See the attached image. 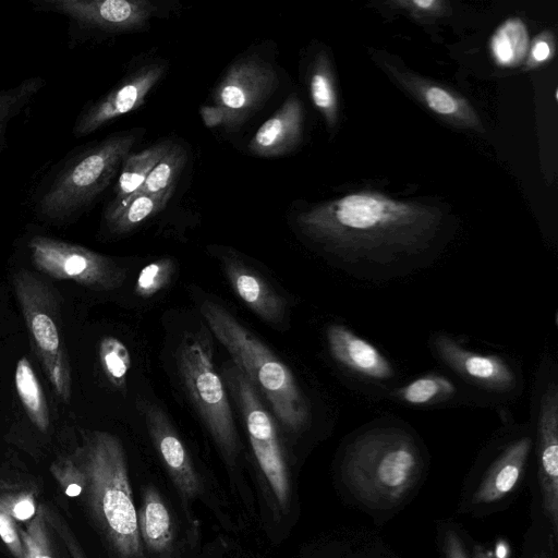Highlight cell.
I'll return each instance as SVG.
<instances>
[{"instance_id": "1f68e13d", "label": "cell", "mask_w": 558, "mask_h": 558, "mask_svg": "<svg viewBox=\"0 0 558 558\" xmlns=\"http://www.w3.org/2000/svg\"><path fill=\"white\" fill-rule=\"evenodd\" d=\"M172 258H159L146 265L140 272L135 292L141 298L147 299L162 290L170 281L174 271Z\"/></svg>"}, {"instance_id": "d6986e66", "label": "cell", "mask_w": 558, "mask_h": 558, "mask_svg": "<svg viewBox=\"0 0 558 558\" xmlns=\"http://www.w3.org/2000/svg\"><path fill=\"white\" fill-rule=\"evenodd\" d=\"M330 355L347 369L372 380H389L395 375L389 360L371 342L342 325L326 330Z\"/></svg>"}, {"instance_id": "83f0119b", "label": "cell", "mask_w": 558, "mask_h": 558, "mask_svg": "<svg viewBox=\"0 0 558 558\" xmlns=\"http://www.w3.org/2000/svg\"><path fill=\"white\" fill-rule=\"evenodd\" d=\"M45 83L41 76H32L0 90V149L5 141L9 123L44 88Z\"/></svg>"}, {"instance_id": "4316f807", "label": "cell", "mask_w": 558, "mask_h": 558, "mask_svg": "<svg viewBox=\"0 0 558 558\" xmlns=\"http://www.w3.org/2000/svg\"><path fill=\"white\" fill-rule=\"evenodd\" d=\"M186 159V150L182 146L172 144L149 172L143 184L123 202L144 194H172Z\"/></svg>"}, {"instance_id": "5bb4252c", "label": "cell", "mask_w": 558, "mask_h": 558, "mask_svg": "<svg viewBox=\"0 0 558 558\" xmlns=\"http://www.w3.org/2000/svg\"><path fill=\"white\" fill-rule=\"evenodd\" d=\"M537 475L544 514L558 537V388L555 381L542 395L536 435Z\"/></svg>"}, {"instance_id": "8992f818", "label": "cell", "mask_w": 558, "mask_h": 558, "mask_svg": "<svg viewBox=\"0 0 558 558\" xmlns=\"http://www.w3.org/2000/svg\"><path fill=\"white\" fill-rule=\"evenodd\" d=\"M178 367L186 392L217 446L228 458L238 448L236 429L227 387L217 372L210 339L189 335L178 350Z\"/></svg>"}, {"instance_id": "6da1fadb", "label": "cell", "mask_w": 558, "mask_h": 558, "mask_svg": "<svg viewBox=\"0 0 558 558\" xmlns=\"http://www.w3.org/2000/svg\"><path fill=\"white\" fill-rule=\"evenodd\" d=\"M300 232L350 264L391 267L425 253L445 227L444 213L363 191L317 204L295 218Z\"/></svg>"}, {"instance_id": "d6a6232c", "label": "cell", "mask_w": 558, "mask_h": 558, "mask_svg": "<svg viewBox=\"0 0 558 558\" xmlns=\"http://www.w3.org/2000/svg\"><path fill=\"white\" fill-rule=\"evenodd\" d=\"M387 3L421 21L441 17L450 13L449 2L444 0H393Z\"/></svg>"}, {"instance_id": "e575fe53", "label": "cell", "mask_w": 558, "mask_h": 558, "mask_svg": "<svg viewBox=\"0 0 558 558\" xmlns=\"http://www.w3.org/2000/svg\"><path fill=\"white\" fill-rule=\"evenodd\" d=\"M19 524L0 507V538L14 558H23Z\"/></svg>"}, {"instance_id": "ba28073f", "label": "cell", "mask_w": 558, "mask_h": 558, "mask_svg": "<svg viewBox=\"0 0 558 558\" xmlns=\"http://www.w3.org/2000/svg\"><path fill=\"white\" fill-rule=\"evenodd\" d=\"M222 375L226 387L241 411L259 468L279 505L284 508L289 499V478L274 418L265 408L258 390L234 363L227 365Z\"/></svg>"}, {"instance_id": "484cf974", "label": "cell", "mask_w": 558, "mask_h": 558, "mask_svg": "<svg viewBox=\"0 0 558 558\" xmlns=\"http://www.w3.org/2000/svg\"><path fill=\"white\" fill-rule=\"evenodd\" d=\"M14 383L29 420L39 430L46 432L50 417L45 392L26 356L20 357L16 362Z\"/></svg>"}, {"instance_id": "74e56055", "label": "cell", "mask_w": 558, "mask_h": 558, "mask_svg": "<svg viewBox=\"0 0 558 558\" xmlns=\"http://www.w3.org/2000/svg\"><path fill=\"white\" fill-rule=\"evenodd\" d=\"M201 117L205 125L209 128L225 125V113L221 108L216 105L203 106L201 108Z\"/></svg>"}, {"instance_id": "4fadbf2b", "label": "cell", "mask_w": 558, "mask_h": 558, "mask_svg": "<svg viewBox=\"0 0 558 558\" xmlns=\"http://www.w3.org/2000/svg\"><path fill=\"white\" fill-rule=\"evenodd\" d=\"M166 68L161 61L142 65L122 78L111 90L86 104L74 121V137L89 135L112 120L137 109L161 80Z\"/></svg>"}, {"instance_id": "4dcf8cb0", "label": "cell", "mask_w": 558, "mask_h": 558, "mask_svg": "<svg viewBox=\"0 0 558 558\" xmlns=\"http://www.w3.org/2000/svg\"><path fill=\"white\" fill-rule=\"evenodd\" d=\"M101 367L112 385H124L131 367V356L125 344L116 337H104L99 344Z\"/></svg>"}, {"instance_id": "5b68a950", "label": "cell", "mask_w": 558, "mask_h": 558, "mask_svg": "<svg viewBox=\"0 0 558 558\" xmlns=\"http://www.w3.org/2000/svg\"><path fill=\"white\" fill-rule=\"evenodd\" d=\"M137 140L135 132L114 133L63 158L35 191L37 216L62 223L82 215L111 183Z\"/></svg>"}, {"instance_id": "52a82bcc", "label": "cell", "mask_w": 558, "mask_h": 558, "mask_svg": "<svg viewBox=\"0 0 558 558\" xmlns=\"http://www.w3.org/2000/svg\"><path fill=\"white\" fill-rule=\"evenodd\" d=\"M13 287L37 357L57 395L69 402L72 377L60 330L58 300L45 282L25 269L13 275Z\"/></svg>"}, {"instance_id": "f1b7e54d", "label": "cell", "mask_w": 558, "mask_h": 558, "mask_svg": "<svg viewBox=\"0 0 558 558\" xmlns=\"http://www.w3.org/2000/svg\"><path fill=\"white\" fill-rule=\"evenodd\" d=\"M456 385L442 375L418 377L398 390V398L411 405H426L453 396Z\"/></svg>"}, {"instance_id": "ac0fdd59", "label": "cell", "mask_w": 558, "mask_h": 558, "mask_svg": "<svg viewBox=\"0 0 558 558\" xmlns=\"http://www.w3.org/2000/svg\"><path fill=\"white\" fill-rule=\"evenodd\" d=\"M384 64L386 71L400 86L445 121L476 132L484 131L477 112L464 97L447 87L412 72L403 71L386 61Z\"/></svg>"}, {"instance_id": "7a4b0ae2", "label": "cell", "mask_w": 558, "mask_h": 558, "mask_svg": "<svg viewBox=\"0 0 558 558\" xmlns=\"http://www.w3.org/2000/svg\"><path fill=\"white\" fill-rule=\"evenodd\" d=\"M69 497H78L117 558H145L125 451L107 432L89 434L70 457L51 464Z\"/></svg>"}, {"instance_id": "836d02e7", "label": "cell", "mask_w": 558, "mask_h": 558, "mask_svg": "<svg viewBox=\"0 0 558 558\" xmlns=\"http://www.w3.org/2000/svg\"><path fill=\"white\" fill-rule=\"evenodd\" d=\"M555 54V37L550 31L538 34L530 43L529 52L524 61L525 69H536L550 61Z\"/></svg>"}, {"instance_id": "9a60e30c", "label": "cell", "mask_w": 558, "mask_h": 558, "mask_svg": "<svg viewBox=\"0 0 558 558\" xmlns=\"http://www.w3.org/2000/svg\"><path fill=\"white\" fill-rule=\"evenodd\" d=\"M432 344L437 356L470 383L500 393L515 388V372L504 359L468 350L446 333L434 336Z\"/></svg>"}, {"instance_id": "2e32d148", "label": "cell", "mask_w": 558, "mask_h": 558, "mask_svg": "<svg viewBox=\"0 0 558 558\" xmlns=\"http://www.w3.org/2000/svg\"><path fill=\"white\" fill-rule=\"evenodd\" d=\"M138 408L145 418L151 441L174 486L183 498H195L202 488L199 476L166 413L146 400L140 401Z\"/></svg>"}, {"instance_id": "30bf717a", "label": "cell", "mask_w": 558, "mask_h": 558, "mask_svg": "<svg viewBox=\"0 0 558 558\" xmlns=\"http://www.w3.org/2000/svg\"><path fill=\"white\" fill-rule=\"evenodd\" d=\"M34 266L57 279L73 280L94 290H112L125 280V270L112 258L46 234L26 240Z\"/></svg>"}, {"instance_id": "cb8c5ba5", "label": "cell", "mask_w": 558, "mask_h": 558, "mask_svg": "<svg viewBox=\"0 0 558 558\" xmlns=\"http://www.w3.org/2000/svg\"><path fill=\"white\" fill-rule=\"evenodd\" d=\"M171 145V142H160L138 153H130L121 165L118 182L113 187V198L108 206H116L130 197Z\"/></svg>"}, {"instance_id": "7402d4cb", "label": "cell", "mask_w": 558, "mask_h": 558, "mask_svg": "<svg viewBox=\"0 0 558 558\" xmlns=\"http://www.w3.org/2000/svg\"><path fill=\"white\" fill-rule=\"evenodd\" d=\"M171 195L144 194L117 206H107L102 217L104 226L114 235L129 233L160 211Z\"/></svg>"}, {"instance_id": "e0dca14e", "label": "cell", "mask_w": 558, "mask_h": 558, "mask_svg": "<svg viewBox=\"0 0 558 558\" xmlns=\"http://www.w3.org/2000/svg\"><path fill=\"white\" fill-rule=\"evenodd\" d=\"M217 256L232 290L245 305L266 323L282 325L287 304L272 286L236 253L220 250Z\"/></svg>"}, {"instance_id": "277c9868", "label": "cell", "mask_w": 558, "mask_h": 558, "mask_svg": "<svg viewBox=\"0 0 558 558\" xmlns=\"http://www.w3.org/2000/svg\"><path fill=\"white\" fill-rule=\"evenodd\" d=\"M199 312L210 332L267 400L281 425L289 432L302 430L308 423L310 408L291 369L222 305L204 300Z\"/></svg>"}, {"instance_id": "8fae6325", "label": "cell", "mask_w": 558, "mask_h": 558, "mask_svg": "<svg viewBox=\"0 0 558 558\" xmlns=\"http://www.w3.org/2000/svg\"><path fill=\"white\" fill-rule=\"evenodd\" d=\"M278 75L271 63L251 54L235 60L217 84L213 100L222 109L227 128H235L253 116L274 94Z\"/></svg>"}, {"instance_id": "f35d334b", "label": "cell", "mask_w": 558, "mask_h": 558, "mask_svg": "<svg viewBox=\"0 0 558 558\" xmlns=\"http://www.w3.org/2000/svg\"><path fill=\"white\" fill-rule=\"evenodd\" d=\"M533 558H553V556L549 553L541 551L536 554Z\"/></svg>"}, {"instance_id": "f546056e", "label": "cell", "mask_w": 558, "mask_h": 558, "mask_svg": "<svg viewBox=\"0 0 558 558\" xmlns=\"http://www.w3.org/2000/svg\"><path fill=\"white\" fill-rule=\"evenodd\" d=\"M48 521L46 511L39 507L35 517L25 526L19 527L23 558H57Z\"/></svg>"}, {"instance_id": "9c48e42d", "label": "cell", "mask_w": 558, "mask_h": 558, "mask_svg": "<svg viewBox=\"0 0 558 558\" xmlns=\"http://www.w3.org/2000/svg\"><path fill=\"white\" fill-rule=\"evenodd\" d=\"M37 12L62 15L71 41L144 28L157 7L148 0H32Z\"/></svg>"}, {"instance_id": "44dd1931", "label": "cell", "mask_w": 558, "mask_h": 558, "mask_svg": "<svg viewBox=\"0 0 558 558\" xmlns=\"http://www.w3.org/2000/svg\"><path fill=\"white\" fill-rule=\"evenodd\" d=\"M137 525L143 547L147 550L163 554L171 549L174 537L171 514L155 486L144 489Z\"/></svg>"}, {"instance_id": "603a6c76", "label": "cell", "mask_w": 558, "mask_h": 558, "mask_svg": "<svg viewBox=\"0 0 558 558\" xmlns=\"http://www.w3.org/2000/svg\"><path fill=\"white\" fill-rule=\"evenodd\" d=\"M530 34L518 16L504 21L493 33L488 47L494 62L501 68L521 65L530 48Z\"/></svg>"}, {"instance_id": "ffe728a7", "label": "cell", "mask_w": 558, "mask_h": 558, "mask_svg": "<svg viewBox=\"0 0 558 558\" xmlns=\"http://www.w3.org/2000/svg\"><path fill=\"white\" fill-rule=\"evenodd\" d=\"M303 121V105L295 94H291L255 132L248 144L250 151L264 158L290 153L301 142Z\"/></svg>"}, {"instance_id": "d4e9b609", "label": "cell", "mask_w": 558, "mask_h": 558, "mask_svg": "<svg viewBox=\"0 0 558 558\" xmlns=\"http://www.w3.org/2000/svg\"><path fill=\"white\" fill-rule=\"evenodd\" d=\"M307 81L313 105L328 128L332 129L338 120V97L330 60L325 51L316 53L308 69Z\"/></svg>"}, {"instance_id": "d590c367", "label": "cell", "mask_w": 558, "mask_h": 558, "mask_svg": "<svg viewBox=\"0 0 558 558\" xmlns=\"http://www.w3.org/2000/svg\"><path fill=\"white\" fill-rule=\"evenodd\" d=\"M440 543L444 558H470L465 543L454 527L447 526L442 530Z\"/></svg>"}, {"instance_id": "8d00e7d4", "label": "cell", "mask_w": 558, "mask_h": 558, "mask_svg": "<svg viewBox=\"0 0 558 558\" xmlns=\"http://www.w3.org/2000/svg\"><path fill=\"white\" fill-rule=\"evenodd\" d=\"M352 558H395L388 554L387 548L371 541L353 542Z\"/></svg>"}, {"instance_id": "7c38bea8", "label": "cell", "mask_w": 558, "mask_h": 558, "mask_svg": "<svg viewBox=\"0 0 558 558\" xmlns=\"http://www.w3.org/2000/svg\"><path fill=\"white\" fill-rule=\"evenodd\" d=\"M532 442L524 435L504 446L465 488L463 510L483 514L506 506L523 482Z\"/></svg>"}, {"instance_id": "3957f363", "label": "cell", "mask_w": 558, "mask_h": 558, "mask_svg": "<svg viewBox=\"0 0 558 558\" xmlns=\"http://www.w3.org/2000/svg\"><path fill=\"white\" fill-rule=\"evenodd\" d=\"M425 462L416 440L405 430L380 427L359 435L341 462V478L362 505L389 510L418 486Z\"/></svg>"}]
</instances>
